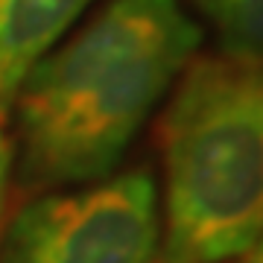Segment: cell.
<instances>
[{
    "label": "cell",
    "instance_id": "cell-2",
    "mask_svg": "<svg viewBox=\"0 0 263 263\" xmlns=\"http://www.w3.org/2000/svg\"><path fill=\"white\" fill-rule=\"evenodd\" d=\"M161 263H226L263 234V59H199L161 120Z\"/></svg>",
    "mask_w": 263,
    "mask_h": 263
},
{
    "label": "cell",
    "instance_id": "cell-5",
    "mask_svg": "<svg viewBox=\"0 0 263 263\" xmlns=\"http://www.w3.org/2000/svg\"><path fill=\"white\" fill-rule=\"evenodd\" d=\"M219 47L234 59H263V0H199Z\"/></svg>",
    "mask_w": 263,
    "mask_h": 263
},
{
    "label": "cell",
    "instance_id": "cell-7",
    "mask_svg": "<svg viewBox=\"0 0 263 263\" xmlns=\"http://www.w3.org/2000/svg\"><path fill=\"white\" fill-rule=\"evenodd\" d=\"M243 263H263V234L257 237V243L243 254Z\"/></svg>",
    "mask_w": 263,
    "mask_h": 263
},
{
    "label": "cell",
    "instance_id": "cell-6",
    "mask_svg": "<svg viewBox=\"0 0 263 263\" xmlns=\"http://www.w3.org/2000/svg\"><path fill=\"white\" fill-rule=\"evenodd\" d=\"M12 164H15V149H12V141H9V135H6V129L0 126V222H3V208H6Z\"/></svg>",
    "mask_w": 263,
    "mask_h": 263
},
{
    "label": "cell",
    "instance_id": "cell-4",
    "mask_svg": "<svg viewBox=\"0 0 263 263\" xmlns=\"http://www.w3.org/2000/svg\"><path fill=\"white\" fill-rule=\"evenodd\" d=\"M94 0H0V114Z\"/></svg>",
    "mask_w": 263,
    "mask_h": 263
},
{
    "label": "cell",
    "instance_id": "cell-3",
    "mask_svg": "<svg viewBox=\"0 0 263 263\" xmlns=\"http://www.w3.org/2000/svg\"><path fill=\"white\" fill-rule=\"evenodd\" d=\"M158 240V187L132 170L24 205L0 263H152Z\"/></svg>",
    "mask_w": 263,
    "mask_h": 263
},
{
    "label": "cell",
    "instance_id": "cell-1",
    "mask_svg": "<svg viewBox=\"0 0 263 263\" xmlns=\"http://www.w3.org/2000/svg\"><path fill=\"white\" fill-rule=\"evenodd\" d=\"M179 0H105L24 79L21 161L35 184L108 179L199 47Z\"/></svg>",
    "mask_w": 263,
    "mask_h": 263
}]
</instances>
